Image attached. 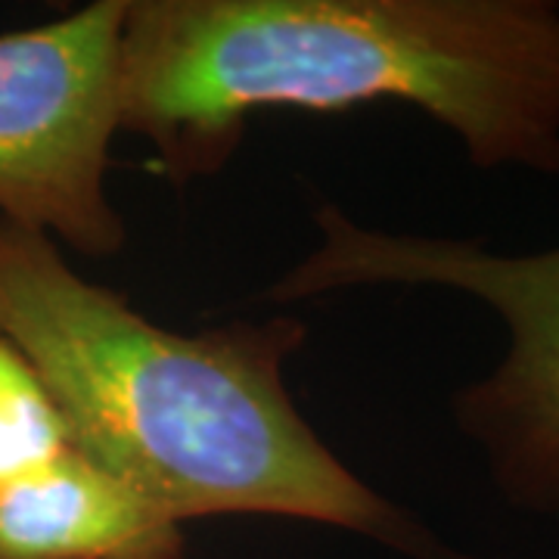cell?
I'll use <instances>...</instances> for the list:
<instances>
[{"label": "cell", "instance_id": "1", "mask_svg": "<svg viewBox=\"0 0 559 559\" xmlns=\"http://www.w3.org/2000/svg\"><path fill=\"white\" fill-rule=\"evenodd\" d=\"M289 314L178 333L84 280L57 242L0 227V336L38 370L75 448L168 520L286 516L414 559H466L342 463L286 389Z\"/></svg>", "mask_w": 559, "mask_h": 559}, {"label": "cell", "instance_id": "2", "mask_svg": "<svg viewBox=\"0 0 559 559\" xmlns=\"http://www.w3.org/2000/svg\"><path fill=\"white\" fill-rule=\"evenodd\" d=\"M417 106L476 168L559 175L554 0H128L121 131L156 171H221L267 109Z\"/></svg>", "mask_w": 559, "mask_h": 559}, {"label": "cell", "instance_id": "3", "mask_svg": "<svg viewBox=\"0 0 559 559\" xmlns=\"http://www.w3.org/2000/svg\"><path fill=\"white\" fill-rule=\"evenodd\" d=\"M318 246L264 299L305 301L355 286H432L473 296L507 330L503 358L454 392L460 436L479 448L510 507L559 516V246L528 255L479 240L389 234L336 205L314 212Z\"/></svg>", "mask_w": 559, "mask_h": 559}, {"label": "cell", "instance_id": "4", "mask_svg": "<svg viewBox=\"0 0 559 559\" xmlns=\"http://www.w3.org/2000/svg\"><path fill=\"white\" fill-rule=\"evenodd\" d=\"M128 0L0 35V227H22L106 259L128 240L109 200L121 134Z\"/></svg>", "mask_w": 559, "mask_h": 559}, {"label": "cell", "instance_id": "5", "mask_svg": "<svg viewBox=\"0 0 559 559\" xmlns=\"http://www.w3.org/2000/svg\"><path fill=\"white\" fill-rule=\"evenodd\" d=\"M183 525L84 451L0 488V559H180Z\"/></svg>", "mask_w": 559, "mask_h": 559}, {"label": "cell", "instance_id": "6", "mask_svg": "<svg viewBox=\"0 0 559 559\" xmlns=\"http://www.w3.org/2000/svg\"><path fill=\"white\" fill-rule=\"evenodd\" d=\"M75 451L60 404L13 342L0 336V488Z\"/></svg>", "mask_w": 559, "mask_h": 559}]
</instances>
